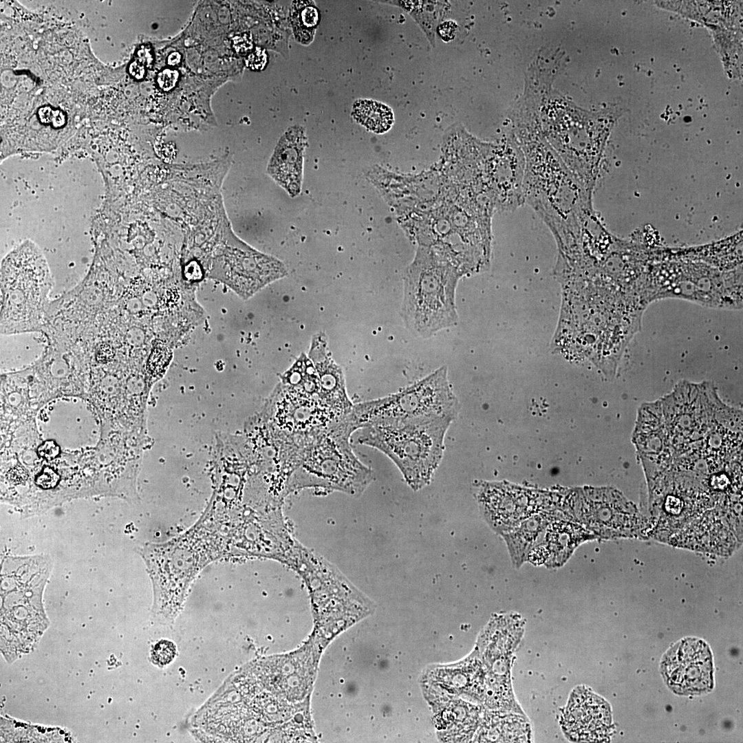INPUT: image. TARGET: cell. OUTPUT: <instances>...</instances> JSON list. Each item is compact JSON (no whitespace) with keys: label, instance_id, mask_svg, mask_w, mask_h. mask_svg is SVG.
<instances>
[{"label":"cell","instance_id":"obj_14","mask_svg":"<svg viewBox=\"0 0 743 743\" xmlns=\"http://www.w3.org/2000/svg\"><path fill=\"white\" fill-rule=\"evenodd\" d=\"M266 410L277 428L304 440L343 418L319 398L302 394L282 383L274 389Z\"/></svg>","mask_w":743,"mask_h":743},{"label":"cell","instance_id":"obj_7","mask_svg":"<svg viewBox=\"0 0 743 743\" xmlns=\"http://www.w3.org/2000/svg\"><path fill=\"white\" fill-rule=\"evenodd\" d=\"M1 274L2 332L32 328L41 316L52 286L43 255L34 243L27 241L4 258Z\"/></svg>","mask_w":743,"mask_h":743},{"label":"cell","instance_id":"obj_20","mask_svg":"<svg viewBox=\"0 0 743 743\" xmlns=\"http://www.w3.org/2000/svg\"><path fill=\"white\" fill-rule=\"evenodd\" d=\"M306 140L303 128H290L279 140L268 167L271 177L292 197L301 190Z\"/></svg>","mask_w":743,"mask_h":743},{"label":"cell","instance_id":"obj_6","mask_svg":"<svg viewBox=\"0 0 743 743\" xmlns=\"http://www.w3.org/2000/svg\"><path fill=\"white\" fill-rule=\"evenodd\" d=\"M354 431L344 416L310 438L286 491L317 485L360 495L373 473L352 452L349 438Z\"/></svg>","mask_w":743,"mask_h":743},{"label":"cell","instance_id":"obj_2","mask_svg":"<svg viewBox=\"0 0 743 743\" xmlns=\"http://www.w3.org/2000/svg\"><path fill=\"white\" fill-rule=\"evenodd\" d=\"M551 66L541 70L539 116L543 136L592 195L612 120L586 111L552 87Z\"/></svg>","mask_w":743,"mask_h":743},{"label":"cell","instance_id":"obj_15","mask_svg":"<svg viewBox=\"0 0 743 743\" xmlns=\"http://www.w3.org/2000/svg\"><path fill=\"white\" fill-rule=\"evenodd\" d=\"M420 685L430 705L460 698L483 706L486 670L475 647L460 661L429 666L420 677Z\"/></svg>","mask_w":743,"mask_h":743},{"label":"cell","instance_id":"obj_12","mask_svg":"<svg viewBox=\"0 0 743 743\" xmlns=\"http://www.w3.org/2000/svg\"><path fill=\"white\" fill-rule=\"evenodd\" d=\"M286 274L281 261L232 236L223 252L217 256L210 277L227 285L241 297L248 299Z\"/></svg>","mask_w":743,"mask_h":743},{"label":"cell","instance_id":"obj_28","mask_svg":"<svg viewBox=\"0 0 743 743\" xmlns=\"http://www.w3.org/2000/svg\"><path fill=\"white\" fill-rule=\"evenodd\" d=\"M176 654V646L172 641L161 640L153 646L150 658L153 665L163 667L174 659Z\"/></svg>","mask_w":743,"mask_h":743},{"label":"cell","instance_id":"obj_25","mask_svg":"<svg viewBox=\"0 0 743 743\" xmlns=\"http://www.w3.org/2000/svg\"><path fill=\"white\" fill-rule=\"evenodd\" d=\"M281 383L302 394L319 398V376L312 361L304 354L281 376Z\"/></svg>","mask_w":743,"mask_h":743},{"label":"cell","instance_id":"obj_24","mask_svg":"<svg viewBox=\"0 0 743 743\" xmlns=\"http://www.w3.org/2000/svg\"><path fill=\"white\" fill-rule=\"evenodd\" d=\"M561 519H568L566 513L561 509L542 510L524 519L512 530L502 535L516 568H519L526 561L529 552L540 540L547 526Z\"/></svg>","mask_w":743,"mask_h":743},{"label":"cell","instance_id":"obj_37","mask_svg":"<svg viewBox=\"0 0 743 743\" xmlns=\"http://www.w3.org/2000/svg\"><path fill=\"white\" fill-rule=\"evenodd\" d=\"M181 54L178 52L171 53L167 58V63L170 66L178 65L181 62Z\"/></svg>","mask_w":743,"mask_h":743},{"label":"cell","instance_id":"obj_32","mask_svg":"<svg viewBox=\"0 0 743 743\" xmlns=\"http://www.w3.org/2000/svg\"><path fill=\"white\" fill-rule=\"evenodd\" d=\"M266 62V53L261 48H257L248 56L246 60L247 65L254 70L262 69L265 67Z\"/></svg>","mask_w":743,"mask_h":743},{"label":"cell","instance_id":"obj_29","mask_svg":"<svg viewBox=\"0 0 743 743\" xmlns=\"http://www.w3.org/2000/svg\"><path fill=\"white\" fill-rule=\"evenodd\" d=\"M38 116L42 124L50 125L54 128L62 127L66 122L65 116L62 111L48 106L41 107L39 109Z\"/></svg>","mask_w":743,"mask_h":743},{"label":"cell","instance_id":"obj_8","mask_svg":"<svg viewBox=\"0 0 743 743\" xmlns=\"http://www.w3.org/2000/svg\"><path fill=\"white\" fill-rule=\"evenodd\" d=\"M460 409L444 365L397 393L354 406L348 418L358 429L387 420L440 416L454 420Z\"/></svg>","mask_w":743,"mask_h":743},{"label":"cell","instance_id":"obj_35","mask_svg":"<svg viewBox=\"0 0 743 743\" xmlns=\"http://www.w3.org/2000/svg\"><path fill=\"white\" fill-rule=\"evenodd\" d=\"M146 67L142 63L136 58L129 66V73L135 79L141 80L145 76Z\"/></svg>","mask_w":743,"mask_h":743},{"label":"cell","instance_id":"obj_27","mask_svg":"<svg viewBox=\"0 0 743 743\" xmlns=\"http://www.w3.org/2000/svg\"><path fill=\"white\" fill-rule=\"evenodd\" d=\"M292 21L296 39L308 44L313 39L319 21V12L313 3L297 2L292 7Z\"/></svg>","mask_w":743,"mask_h":743},{"label":"cell","instance_id":"obj_17","mask_svg":"<svg viewBox=\"0 0 743 743\" xmlns=\"http://www.w3.org/2000/svg\"><path fill=\"white\" fill-rule=\"evenodd\" d=\"M561 726L571 742H607L613 731L610 706L587 687L579 686L563 710Z\"/></svg>","mask_w":743,"mask_h":743},{"label":"cell","instance_id":"obj_3","mask_svg":"<svg viewBox=\"0 0 743 743\" xmlns=\"http://www.w3.org/2000/svg\"><path fill=\"white\" fill-rule=\"evenodd\" d=\"M204 519L180 537L141 549L153 586L152 611L160 620H173L199 572L222 555V541L206 528Z\"/></svg>","mask_w":743,"mask_h":743},{"label":"cell","instance_id":"obj_13","mask_svg":"<svg viewBox=\"0 0 743 743\" xmlns=\"http://www.w3.org/2000/svg\"><path fill=\"white\" fill-rule=\"evenodd\" d=\"M314 632L299 649L262 661L259 673L266 688L289 702H299L310 693L320 655L326 645Z\"/></svg>","mask_w":743,"mask_h":743},{"label":"cell","instance_id":"obj_34","mask_svg":"<svg viewBox=\"0 0 743 743\" xmlns=\"http://www.w3.org/2000/svg\"><path fill=\"white\" fill-rule=\"evenodd\" d=\"M58 446L52 441L45 442L39 449V455L47 460L55 457L58 454Z\"/></svg>","mask_w":743,"mask_h":743},{"label":"cell","instance_id":"obj_9","mask_svg":"<svg viewBox=\"0 0 743 743\" xmlns=\"http://www.w3.org/2000/svg\"><path fill=\"white\" fill-rule=\"evenodd\" d=\"M563 510L597 539H649L648 516L612 487H583L566 493Z\"/></svg>","mask_w":743,"mask_h":743},{"label":"cell","instance_id":"obj_16","mask_svg":"<svg viewBox=\"0 0 743 743\" xmlns=\"http://www.w3.org/2000/svg\"><path fill=\"white\" fill-rule=\"evenodd\" d=\"M667 686L679 695H699L713 688L711 649L702 640L683 638L671 646L661 661Z\"/></svg>","mask_w":743,"mask_h":743},{"label":"cell","instance_id":"obj_22","mask_svg":"<svg viewBox=\"0 0 743 743\" xmlns=\"http://www.w3.org/2000/svg\"><path fill=\"white\" fill-rule=\"evenodd\" d=\"M309 358L312 361L319 376V398L341 417L349 413L354 405L347 396L342 370L327 356L325 352V341L321 339V336L314 338Z\"/></svg>","mask_w":743,"mask_h":743},{"label":"cell","instance_id":"obj_36","mask_svg":"<svg viewBox=\"0 0 743 743\" xmlns=\"http://www.w3.org/2000/svg\"><path fill=\"white\" fill-rule=\"evenodd\" d=\"M136 59L142 63L146 67L151 65L153 60L151 49L148 46H141L137 51Z\"/></svg>","mask_w":743,"mask_h":743},{"label":"cell","instance_id":"obj_1","mask_svg":"<svg viewBox=\"0 0 743 743\" xmlns=\"http://www.w3.org/2000/svg\"><path fill=\"white\" fill-rule=\"evenodd\" d=\"M513 120L525 158L524 202L551 230L557 248L576 241L594 216L592 195L546 140L535 105L517 103Z\"/></svg>","mask_w":743,"mask_h":743},{"label":"cell","instance_id":"obj_10","mask_svg":"<svg viewBox=\"0 0 743 743\" xmlns=\"http://www.w3.org/2000/svg\"><path fill=\"white\" fill-rule=\"evenodd\" d=\"M525 620L516 612L495 614L478 636L475 648L486 670V709L524 713L511 681L515 653L524 636Z\"/></svg>","mask_w":743,"mask_h":743},{"label":"cell","instance_id":"obj_11","mask_svg":"<svg viewBox=\"0 0 743 743\" xmlns=\"http://www.w3.org/2000/svg\"><path fill=\"white\" fill-rule=\"evenodd\" d=\"M480 510L489 526L502 535L531 515L557 509L559 493L537 491L511 484L484 482L478 495Z\"/></svg>","mask_w":743,"mask_h":743},{"label":"cell","instance_id":"obj_26","mask_svg":"<svg viewBox=\"0 0 743 743\" xmlns=\"http://www.w3.org/2000/svg\"><path fill=\"white\" fill-rule=\"evenodd\" d=\"M352 116L367 129L380 133L390 129L394 122V114L387 105L372 100H356L353 105Z\"/></svg>","mask_w":743,"mask_h":743},{"label":"cell","instance_id":"obj_18","mask_svg":"<svg viewBox=\"0 0 743 743\" xmlns=\"http://www.w3.org/2000/svg\"><path fill=\"white\" fill-rule=\"evenodd\" d=\"M597 539L580 524L566 519L550 523L537 543L529 552L526 561L535 566L558 568L563 565L582 543Z\"/></svg>","mask_w":743,"mask_h":743},{"label":"cell","instance_id":"obj_5","mask_svg":"<svg viewBox=\"0 0 743 743\" xmlns=\"http://www.w3.org/2000/svg\"><path fill=\"white\" fill-rule=\"evenodd\" d=\"M453 421L440 416L377 421L361 428L358 442L387 455L411 489L418 491L430 483L442 461Z\"/></svg>","mask_w":743,"mask_h":743},{"label":"cell","instance_id":"obj_30","mask_svg":"<svg viewBox=\"0 0 743 743\" xmlns=\"http://www.w3.org/2000/svg\"><path fill=\"white\" fill-rule=\"evenodd\" d=\"M178 78L179 72L177 70L165 69L158 73L157 83L160 88L168 91L175 87Z\"/></svg>","mask_w":743,"mask_h":743},{"label":"cell","instance_id":"obj_21","mask_svg":"<svg viewBox=\"0 0 743 743\" xmlns=\"http://www.w3.org/2000/svg\"><path fill=\"white\" fill-rule=\"evenodd\" d=\"M442 742H471L484 710L482 704L453 698L431 704Z\"/></svg>","mask_w":743,"mask_h":743},{"label":"cell","instance_id":"obj_31","mask_svg":"<svg viewBox=\"0 0 743 743\" xmlns=\"http://www.w3.org/2000/svg\"><path fill=\"white\" fill-rule=\"evenodd\" d=\"M58 475L50 467H45L43 472L36 477V484L43 488L54 487L58 482Z\"/></svg>","mask_w":743,"mask_h":743},{"label":"cell","instance_id":"obj_33","mask_svg":"<svg viewBox=\"0 0 743 743\" xmlns=\"http://www.w3.org/2000/svg\"><path fill=\"white\" fill-rule=\"evenodd\" d=\"M233 46L236 52L244 54L252 49V43L250 38L246 34L238 35L234 37Z\"/></svg>","mask_w":743,"mask_h":743},{"label":"cell","instance_id":"obj_4","mask_svg":"<svg viewBox=\"0 0 743 743\" xmlns=\"http://www.w3.org/2000/svg\"><path fill=\"white\" fill-rule=\"evenodd\" d=\"M462 273L431 248L420 246L403 277L401 318L413 335L429 338L455 326V293Z\"/></svg>","mask_w":743,"mask_h":743},{"label":"cell","instance_id":"obj_19","mask_svg":"<svg viewBox=\"0 0 743 743\" xmlns=\"http://www.w3.org/2000/svg\"><path fill=\"white\" fill-rule=\"evenodd\" d=\"M502 152L488 168L489 179L495 203L502 209L513 211L524 203L525 158L515 137Z\"/></svg>","mask_w":743,"mask_h":743},{"label":"cell","instance_id":"obj_23","mask_svg":"<svg viewBox=\"0 0 743 743\" xmlns=\"http://www.w3.org/2000/svg\"><path fill=\"white\" fill-rule=\"evenodd\" d=\"M532 736L524 713L485 708L472 742H530Z\"/></svg>","mask_w":743,"mask_h":743}]
</instances>
